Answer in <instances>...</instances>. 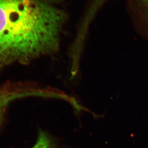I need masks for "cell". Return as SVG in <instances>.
<instances>
[{
    "mask_svg": "<svg viewBox=\"0 0 148 148\" xmlns=\"http://www.w3.org/2000/svg\"><path fill=\"white\" fill-rule=\"evenodd\" d=\"M65 20L53 0H0V67L57 53Z\"/></svg>",
    "mask_w": 148,
    "mask_h": 148,
    "instance_id": "cell-1",
    "label": "cell"
},
{
    "mask_svg": "<svg viewBox=\"0 0 148 148\" xmlns=\"http://www.w3.org/2000/svg\"><path fill=\"white\" fill-rule=\"evenodd\" d=\"M56 89L41 87L34 83L6 82L0 86V126L6 109L14 100L27 97H42L55 98Z\"/></svg>",
    "mask_w": 148,
    "mask_h": 148,
    "instance_id": "cell-2",
    "label": "cell"
},
{
    "mask_svg": "<svg viewBox=\"0 0 148 148\" xmlns=\"http://www.w3.org/2000/svg\"><path fill=\"white\" fill-rule=\"evenodd\" d=\"M31 148H61L59 147L46 132L41 131L38 135L36 143Z\"/></svg>",
    "mask_w": 148,
    "mask_h": 148,
    "instance_id": "cell-3",
    "label": "cell"
},
{
    "mask_svg": "<svg viewBox=\"0 0 148 148\" xmlns=\"http://www.w3.org/2000/svg\"><path fill=\"white\" fill-rule=\"evenodd\" d=\"M140 1L148 11V0H140Z\"/></svg>",
    "mask_w": 148,
    "mask_h": 148,
    "instance_id": "cell-4",
    "label": "cell"
},
{
    "mask_svg": "<svg viewBox=\"0 0 148 148\" xmlns=\"http://www.w3.org/2000/svg\"><path fill=\"white\" fill-rule=\"evenodd\" d=\"M105 0H95V2L97 4H98L99 6H100V4L103 3Z\"/></svg>",
    "mask_w": 148,
    "mask_h": 148,
    "instance_id": "cell-5",
    "label": "cell"
}]
</instances>
